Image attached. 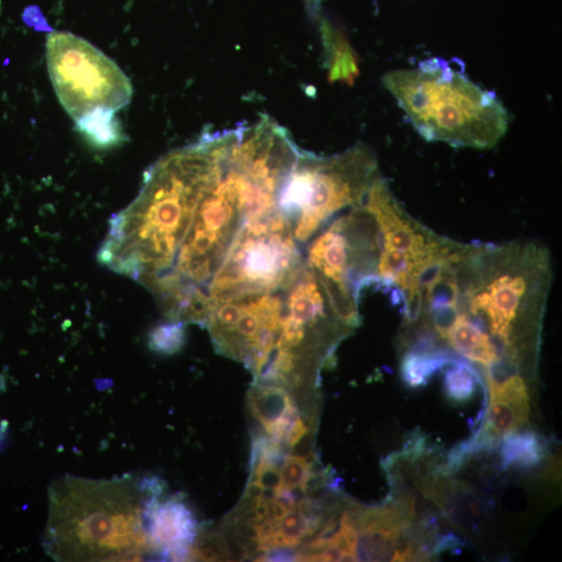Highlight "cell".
<instances>
[{
	"label": "cell",
	"instance_id": "1",
	"mask_svg": "<svg viewBox=\"0 0 562 562\" xmlns=\"http://www.w3.org/2000/svg\"><path fill=\"white\" fill-rule=\"evenodd\" d=\"M204 163L193 216L173 263L148 291L171 322L204 326L208 287L244 223L276 210L277 195L253 170L235 131L200 138Z\"/></svg>",
	"mask_w": 562,
	"mask_h": 562
},
{
	"label": "cell",
	"instance_id": "2",
	"mask_svg": "<svg viewBox=\"0 0 562 562\" xmlns=\"http://www.w3.org/2000/svg\"><path fill=\"white\" fill-rule=\"evenodd\" d=\"M157 476H65L48 490L43 545L56 561H132L153 556L149 512L165 495Z\"/></svg>",
	"mask_w": 562,
	"mask_h": 562
},
{
	"label": "cell",
	"instance_id": "3",
	"mask_svg": "<svg viewBox=\"0 0 562 562\" xmlns=\"http://www.w3.org/2000/svg\"><path fill=\"white\" fill-rule=\"evenodd\" d=\"M383 84L427 141L490 149L507 132L508 115L496 95L445 60L392 71Z\"/></svg>",
	"mask_w": 562,
	"mask_h": 562
},
{
	"label": "cell",
	"instance_id": "4",
	"mask_svg": "<svg viewBox=\"0 0 562 562\" xmlns=\"http://www.w3.org/2000/svg\"><path fill=\"white\" fill-rule=\"evenodd\" d=\"M379 176L377 159L365 145L331 157H318L301 150L281 188L277 208L302 246L331 219L362 206Z\"/></svg>",
	"mask_w": 562,
	"mask_h": 562
},
{
	"label": "cell",
	"instance_id": "5",
	"mask_svg": "<svg viewBox=\"0 0 562 562\" xmlns=\"http://www.w3.org/2000/svg\"><path fill=\"white\" fill-rule=\"evenodd\" d=\"M381 250L378 223L364 202L331 219L303 250L306 266L354 330L362 322L364 290L378 285Z\"/></svg>",
	"mask_w": 562,
	"mask_h": 562
},
{
	"label": "cell",
	"instance_id": "6",
	"mask_svg": "<svg viewBox=\"0 0 562 562\" xmlns=\"http://www.w3.org/2000/svg\"><path fill=\"white\" fill-rule=\"evenodd\" d=\"M304 266L301 245L278 210L249 218L208 287L209 314L219 301L287 288Z\"/></svg>",
	"mask_w": 562,
	"mask_h": 562
},
{
	"label": "cell",
	"instance_id": "7",
	"mask_svg": "<svg viewBox=\"0 0 562 562\" xmlns=\"http://www.w3.org/2000/svg\"><path fill=\"white\" fill-rule=\"evenodd\" d=\"M364 206L380 229L378 289L398 292L401 297L417 288L430 272L447 264L463 245L433 232L408 214L382 176L369 190Z\"/></svg>",
	"mask_w": 562,
	"mask_h": 562
},
{
	"label": "cell",
	"instance_id": "8",
	"mask_svg": "<svg viewBox=\"0 0 562 562\" xmlns=\"http://www.w3.org/2000/svg\"><path fill=\"white\" fill-rule=\"evenodd\" d=\"M46 60L58 98L75 123L99 114H115L130 104L133 88L129 78L86 40L70 33H51Z\"/></svg>",
	"mask_w": 562,
	"mask_h": 562
},
{
	"label": "cell",
	"instance_id": "9",
	"mask_svg": "<svg viewBox=\"0 0 562 562\" xmlns=\"http://www.w3.org/2000/svg\"><path fill=\"white\" fill-rule=\"evenodd\" d=\"M285 289L214 304L204 326L217 352L243 363L251 372L260 368L279 337Z\"/></svg>",
	"mask_w": 562,
	"mask_h": 562
},
{
	"label": "cell",
	"instance_id": "10",
	"mask_svg": "<svg viewBox=\"0 0 562 562\" xmlns=\"http://www.w3.org/2000/svg\"><path fill=\"white\" fill-rule=\"evenodd\" d=\"M148 533L153 556L188 560L198 538V524L180 497L161 498L150 508Z\"/></svg>",
	"mask_w": 562,
	"mask_h": 562
},
{
	"label": "cell",
	"instance_id": "11",
	"mask_svg": "<svg viewBox=\"0 0 562 562\" xmlns=\"http://www.w3.org/2000/svg\"><path fill=\"white\" fill-rule=\"evenodd\" d=\"M490 404L483 431L478 442L493 446L506 434L516 432L530 415V396L525 377L520 374L501 380L485 378Z\"/></svg>",
	"mask_w": 562,
	"mask_h": 562
},
{
	"label": "cell",
	"instance_id": "12",
	"mask_svg": "<svg viewBox=\"0 0 562 562\" xmlns=\"http://www.w3.org/2000/svg\"><path fill=\"white\" fill-rule=\"evenodd\" d=\"M248 404L251 414L261 422L269 434L278 421L297 408L285 388L259 383H255L250 389Z\"/></svg>",
	"mask_w": 562,
	"mask_h": 562
},
{
	"label": "cell",
	"instance_id": "13",
	"mask_svg": "<svg viewBox=\"0 0 562 562\" xmlns=\"http://www.w3.org/2000/svg\"><path fill=\"white\" fill-rule=\"evenodd\" d=\"M547 452L546 442L535 432H512L503 438L500 457L503 469L539 466Z\"/></svg>",
	"mask_w": 562,
	"mask_h": 562
},
{
	"label": "cell",
	"instance_id": "14",
	"mask_svg": "<svg viewBox=\"0 0 562 562\" xmlns=\"http://www.w3.org/2000/svg\"><path fill=\"white\" fill-rule=\"evenodd\" d=\"M454 362V357L447 352H405L401 356L400 373L408 387L417 389L425 386L434 374Z\"/></svg>",
	"mask_w": 562,
	"mask_h": 562
},
{
	"label": "cell",
	"instance_id": "15",
	"mask_svg": "<svg viewBox=\"0 0 562 562\" xmlns=\"http://www.w3.org/2000/svg\"><path fill=\"white\" fill-rule=\"evenodd\" d=\"M323 37L329 57L331 80L351 83L359 73L352 49L347 41L327 24L323 28Z\"/></svg>",
	"mask_w": 562,
	"mask_h": 562
},
{
	"label": "cell",
	"instance_id": "16",
	"mask_svg": "<svg viewBox=\"0 0 562 562\" xmlns=\"http://www.w3.org/2000/svg\"><path fill=\"white\" fill-rule=\"evenodd\" d=\"M444 378V389L447 397L456 403L471 400L478 385H482L481 377L476 370L464 361L457 360L448 366Z\"/></svg>",
	"mask_w": 562,
	"mask_h": 562
},
{
	"label": "cell",
	"instance_id": "17",
	"mask_svg": "<svg viewBox=\"0 0 562 562\" xmlns=\"http://www.w3.org/2000/svg\"><path fill=\"white\" fill-rule=\"evenodd\" d=\"M185 324L171 322L161 324L150 332L149 348L157 353L172 355L180 351L186 343Z\"/></svg>",
	"mask_w": 562,
	"mask_h": 562
},
{
	"label": "cell",
	"instance_id": "18",
	"mask_svg": "<svg viewBox=\"0 0 562 562\" xmlns=\"http://www.w3.org/2000/svg\"><path fill=\"white\" fill-rule=\"evenodd\" d=\"M312 465L304 457L288 456L280 468L281 489L308 491V483L314 478Z\"/></svg>",
	"mask_w": 562,
	"mask_h": 562
},
{
	"label": "cell",
	"instance_id": "19",
	"mask_svg": "<svg viewBox=\"0 0 562 562\" xmlns=\"http://www.w3.org/2000/svg\"><path fill=\"white\" fill-rule=\"evenodd\" d=\"M281 542L284 548L297 547L308 535H313L311 520L299 509L291 510L277 524Z\"/></svg>",
	"mask_w": 562,
	"mask_h": 562
}]
</instances>
